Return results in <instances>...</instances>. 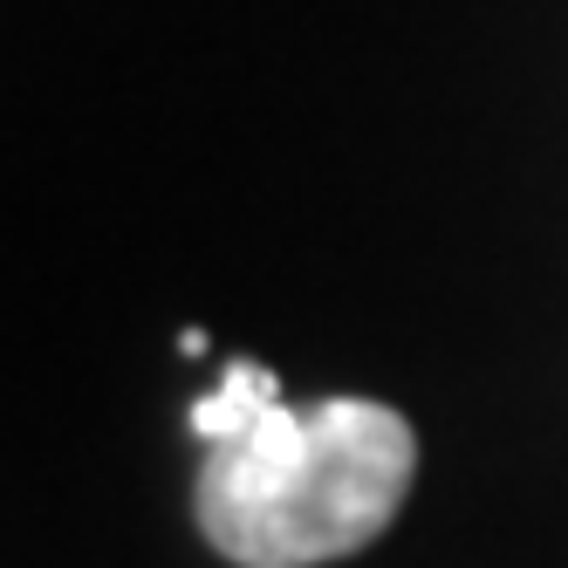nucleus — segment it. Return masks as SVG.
Segmentation results:
<instances>
[{
    "label": "nucleus",
    "mask_w": 568,
    "mask_h": 568,
    "mask_svg": "<svg viewBox=\"0 0 568 568\" xmlns=\"http://www.w3.org/2000/svg\"><path fill=\"white\" fill-rule=\"evenodd\" d=\"M418 479V432L377 397H322L213 438L192 514L233 568H322L371 548Z\"/></svg>",
    "instance_id": "f257e3e1"
},
{
    "label": "nucleus",
    "mask_w": 568,
    "mask_h": 568,
    "mask_svg": "<svg viewBox=\"0 0 568 568\" xmlns=\"http://www.w3.org/2000/svg\"><path fill=\"white\" fill-rule=\"evenodd\" d=\"M267 404H274V377L240 363V371L226 377V390L192 412V432H199V438H233V432H247V425L267 412Z\"/></svg>",
    "instance_id": "f03ea898"
}]
</instances>
